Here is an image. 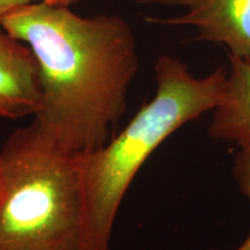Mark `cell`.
Segmentation results:
<instances>
[{
    "mask_svg": "<svg viewBox=\"0 0 250 250\" xmlns=\"http://www.w3.org/2000/svg\"><path fill=\"white\" fill-rule=\"evenodd\" d=\"M0 27L39 62L42 101L34 123L74 154L104 145L139 70L129 23L117 15L80 17L70 6L34 2L6 15Z\"/></svg>",
    "mask_w": 250,
    "mask_h": 250,
    "instance_id": "cell-1",
    "label": "cell"
},
{
    "mask_svg": "<svg viewBox=\"0 0 250 250\" xmlns=\"http://www.w3.org/2000/svg\"><path fill=\"white\" fill-rule=\"evenodd\" d=\"M227 73L226 67H219L198 78L180 58L161 55L154 65V96L116 137L79 154L85 250L111 249L115 220L136 175L168 137L217 107Z\"/></svg>",
    "mask_w": 250,
    "mask_h": 250,
    "instance_id": "cell-2",
    "label": "cell"
},
{
    "mask_svg": "<svg viewBox=\"0 0 250 250\" xmlns=\"http://www.w3.org/2000/svg\"><path fill=\"white\" fill-rule=\"evenodd\" d=\"M0 250H85L80 158L36 123L0 152Z\"/></svg>",
    "mask_w": 250,
    "mask_h": 250,
    "instance_id": "cell-3",
    "label": "cell"
},
{
    "mask_svg": "<svg viewBox=\"0 0 250 250\" xmlns=\"http://www.w3.org/2000/svg\"><path fill=\"white\" fill-rule=\"evenodd\" d=\"M180 6L186 12L173 18H147L149 22L190 26L198 41L226 46L229 56L250 59V0H143Z\"/></svg>",
    "mask_w": 250,
    "mask_h": 250,
    "instance_id": "cell-4",
    "label": "cell"
},
{
    "mask_svg": "<svg viewBox=\"0 0 250 250\" xmlns=\"http://www.w3.org/2000/svg\"><path fill=\"white\" fill-rule=\"evenodd\" d=\"M41 101L42 83L35 55L0 27V118L35 116Z\"/></svg>",
    "mask_w": 250,
    "mask_h": 250,
    "instance_id": "cell-5",
    "label": "cell"
},
{
    "mask_svg": "<svg viewBox=\"0 0 250 250\" xmlns=\"http://www.w3.org/2000/svg\"><path fill=\"white\" fill-rule=\"evenodd\" d=\"M223 98L212 110L211 138L250 147V59L229 56Z\"/></svg>",
    "mask_w": 250,
    "mask_h": 250,
    "instance_id": "cell-6",
    "label": "cell"
},
{
    "mask_svg": "<svg viewBox=\"0 0 250 250\" xmlns=\"http://www.w3.org/2000/svg\"><path fill=\"white\" fill-rule=\"evenodd\" d=\"M233 176L240 191L250 203V147H239L234 158ZM233 250H250V232L245 241Z\"/></svg>",
    "mask_w": 250,
    "mask_h": 250,
    "instance_id": "cell-7",
    "label": "cell"
},
{
    "mask_svg": "<svg viewBox=\"0 0 250 250\" xmlns=\"http://www.w3.org/2000/svg\"><path fill=\"white\" fill-rule=\"evenodd\" d=\"M81 0H0V22L6 15L12 12L23 7V6L34 4V2H46L51 5H61V6H71L80 2Z\"/></svg>",
    "mask_w": 250,
    "mask_h": 250,
    "instance_id": "cell-8",
    "label": "cell"
},
{
    "mask_svg": "<svg viewBox=\"0 0 250 250\" xmlns=\"http://www.w3.org/2000/svg\"><path fill=\"white\" fill-rule=\"evenodd\" d=\"M0 187H1V170H0Z\"/></svg>",
    "mask_w": 250,
    "mask_h": 250,
    "instance_id": "cell-9",
    "label": "cell"
}]
</instances>
